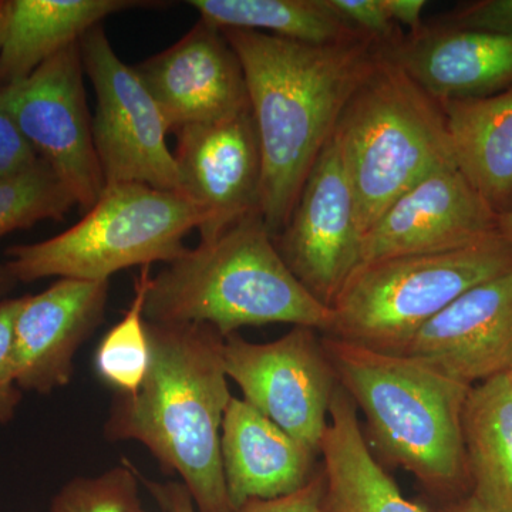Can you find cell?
I'll list each match as a JSON object with an SVG mask.
<instances>
[{
	"label": "cell",
	"instance_id": "obj_36",
	"mask_svg": "<svg viewBox=\"0 0 512 512\" xmlns=\"http://www.w3.org/2000/svg\"><path fill=\"white\" fill-rule=\"evenodd\" d=\"M497 231L512 245V211L504 212V214H498L497 217Z\"/></svg>",
	"mask_w": 512,
	"mask_h": 512
},
{
	"label": "cell",
	"instance_id": "obj_5",
	"mask_svg": "<svg viewBox=\"0 0 512 512\" xmlns=\"http://www.w3.org/2000/svg\"><path fill=\"white\" fill-rule=\"evenodd\" d=\"M333 138L355 194L362 234L424 177L456 164L440 101L382 49L346 103Z\"/></svg>",
	"mask_w": 512,
	"mask_h": 512
},
{
	"label": "cell",
	"instance_id": "obj_25",
	"mask_svg": "<svg viewBox=\"0 0 512 512\" xmlns=\"http://www.w3.org/2000/svg\"><path fill=\"white\" fill-rule=\"evenodd\" d=\"M76 200L55 171L40 160L26 173L0 180V238L45 220H63Z\"/></svg>",
	"mask_w": 512,
	"mask_h": 512
},
{
	"label": "cell",
	"instance_id": "obj_23",
	"mask_svg": "<svg viewBox=\"0 0 512 512\" xmlns=\"http://www.w3.org/2000/svg\"><path fill=\"white\" fill-rule=\"evenodd\" d=\"M215 28L254 30L305 45H338L360 37L328 0H190Z\"/></svg>",
	"mask_w": 512,
	"mask_h": 512
},
{
	"label": "cell",
	"instance_id": "obj_13",
	"mask_svg": "<svg viewBox=\"0 0 512 512\" xmlns=\"http://www.w3.org/2000/svg\"><path fill=\"white\" fill-rule=\"evenodd\" d=\"M497 217L457 165H446L400 195L367 229L360 265L468 247L497 234Z\"/></svg>",
	"mask_w": 512,
	"mask_h": 512
},
{
	"label": "cell",
	"instance_id": "obj_16",
	"mask_svg": "<svg viewBox=\"0 0 512 512\" xmlns=\"http://www.w3.org/2000/svg\"><path fill=\"white\" fill-rule=\"evenodd\" d=\"M109 286L60 278L42 293L23 296L13 329L22 392L50 394L70 383L77 350L103 322Z\"/></svg>",
	"mask_w": 512,
	"mask_h": 512
},
{
	"label": "cell",
	"instance_id": "obj_20",
	"mask_svg": "<svg viewBox=\"0 0 512 512\" xmlns=\"http://www.w3.org/2000/svg\"><path fill=\"white\" fill-rule=\"evenodd\" d=\"M146 5L133 0H10L0 49V87L26 79L101 20Z\"/></svg>",
	"mask_w": 512,
	"mask_h": 512
},
{
	"label": "cell",
	"instance_id": "obj_21",
	"mask_svg": "<svg viewBox=\"0 0 512 512\" xmlns=\"http://www.w3.org/2000/svg\"><path fill=\"white\" fill-rule=\"evenodd\" d=\"M441 109L458 170L497 214L512 211V87Z\"/></svg>",
	"mask_w": 512,
	"mask_h": 512
},
{
	"label": "cell",
	"instance_id": "obj_28",
	"mask_svg": "<svg viewBox=\"0 0 512 512\" xmlns=\"http://www.w3.org/2000/svg\"><path fill=\"white\" fill-rule=\"evenodd\" d=\"M22 299L8 298L0 302V424L15 419L22 402L13 355V329Z\"/></svg>",
	"mask_w": 512,
	"mask_h": 512
},
{
	"label": "cell",
	"instance_id": "obj_24",
	"mask_svg": "<svg viewBox=\"0 0 512 512\" xmlns=\"http://www.w3.org/2000/svg\"><path fill=\"white\" fill-rule=\"evenodd\" d=\"M151 278V265L143 266L134 282L130 308L107 332L96 353L97 372L119 394H136L150 365L144 302Z\"/></svg>",
	"mask_w": 512,
	"mask_h": 512
},
{
	"label": "cell",
	"instance_id": "obj_17",
	"mask_svg": "<svg viewBox=\"0 0 512 512\" xmlns=\"http://www.w3.org/2000/svg\"><path fill=\"white\" fill-rule=\"evenodd\" d=\"M380 49L440 103L493 96L512 87V37L440 22Z\"/></svg>",
	"mask_w": 512,
	"mask_h": 512
},
{
	"label": "cell",
	"instance_id": "obj_29",
	"mask_svg": "<svg viewBox=\"0 0 512 512\" xmlns=\"http://www.w3.org/2000/svg\"><path fill=\"white\" fill-rule=\"evenodd\" d=\"M456 28L512 37V0H483L454 10L440 20Z\"/></svg>",
	"mask_w": 512,
	"mask_h": 512
},
{
	"label": "cell",
	"instance_id": "obj_31",
	"mask_svg": "<svg viewBox=\"0 0 512 512\" xmlns=\"http://www.w3.org/2000/svg\"><path fill=\"white\" fill-rule=\"evenodd\" d=\"M235 512H335L326 500L325 474L322 466L309 483L295 493L274 498L255 500L242 505Z\"/></svg>",
	"mask_w": 512,
	"mask_h": 512
},
{
	"label": "cell",
	"instance_id": "obj_8",
	"mask_svg": "<svg viewBox=\"0 0 512 512\" xmlns=\"http://www.w3.org/2000/svg\"><path fill=\"white\" fill-rule=\"evenodd\" d=\"M79 45L84 73L96 92L92 128L104 183L183 192L167 144V123L134 66L114 52L100 25L87 32Z\"/></svg>",
	"mask_w": 512,
	"mask_h": 512
},
{
	"label": "cell",
	"instance_id": "obj_30",
	"mask_svg": "<svg viewBox=\"0 0 512 512\" xmlns=\"http://www.w3.org/2000/svg\"><path fill=\"white\" fill-rule=\"evenodd\" d=\"M40 158L3 103L0 90V180L26 173Z\"/></svg>",
	"mask_w": 512,
	"mask_h": 512
},
{
	"label": "cell",
	"instance_id": "obj_1",
	"mask_svg": "<svg viewBox=\"0 0 512 512\" xmlns=\"http://www.w3.org/2000/svg\"><path fill=\"white\" fill-rule=\"evenodd\" d=\"M222 33L244 69L261 143V214L275 237L380 46L366 36L313 46L254 30Z\"/></svg>",
	"mask_w": 512,
	"mask_h": 512
},
{
	"label": "cell",
	"instance_id": "obj_33",
	"mask_svg": "<svg viewBox=\"0 0 512 512\" xmlns=\"http://www.w3.org/2000/svg\"><path fill=\"white\" fill-rule=\"evenodd\" d=\"M383 2L390 19L400 28L406 26L412 33L423 26L421 13L426 8V0H383Z\"/></svg>",
	"mask_w": 512,
	"mask_h": 512
},
{
	"label": "cell",
	"instance_id": "obj_10",
	"mask_svg": "<svg viewBox=\"0 0 512 512\" xmlns=\"http://www.w3.org/2000/svg\"><path fill=\"white\" fill-rule=\"evenodd\" d=\"M84 74L76 43L26 79L0 90L6 109L37 156L87 211L99 200L106 183L94 147Z\"/></svg>",
	"mask_w": 512,
	"mask_h": 512
},
{
	"label": "cell",
	"instance_id": "obj_12",
	"mask_svg": "<svg viewBox=\"0 0 512 512\" xmlns=\"http://www.w3.org/2000/svg\"><path fill=\"white\" fill-rule=\"evenodd\" d=\"M174 134L181 190L202 214L200 242L261 212L262 153L251 110Z\"/></svg>",
	"mask_w": 512,
	"mask_h": 512
},
{
	"label": "cell",
	"instance_id": "obj_34",
	"mask_svg": "<svg viewBox=\"0 0 512 512\" xmlns=\"http://www.w3.org/2000/svg\"><path fill=\"white\" fill-rule=\"evenodd\" d=\"M434 512H501L495 510L491 505L483 503L476 495L468 493L457 500L440 503L434 507Z\"/></svg>",
	"mask_w": 512,
	"mask_h": 512
},
{
	"label": "cell",
	"instance_id": "obj_7",
	"mask_svg": "<svg viewBox=\"0 0 512 512\" xmlns=\"http://www.w3.org/2000/svg\"><path fill=\"white\" fill-rule=\"evenodd\" d=\"M201 224L200 208L183 192L106 185L76 225L46 241L8 249L6 265L25 284L52 276L110 281L123 269L175 261L187 251L184 238Z\"/></svg>",
	"mask_w": 512,
	"mask_h": 512
},
{
	"label": "cell",
	"instance_id": "obj_9",
	"mask_svg": "<svg viewBox=\"0 0 512 512\" xmlns=\"http://www.w3.org/2000/svg\"><path fill=\"white\" fill-rule=\"evenodd\" d=\"M224 365L242 400L320 456L339 383L318 330L293 326L269 343L234 333L225 338Z\"/></svg>",
	"mask_w": 512,
	"mask_h": 512
},
{
	"label": "cell",
	"instance_id": "obj_26",
	"mask_svg": "<svg viewBox=\"0 0 512 512\" xmlns=\"http://www.w3.org/2000/svg\"><path fill=\"white\" fill-rule=\"evenodd\" d=\"M140 476L124 464L93 477L73 478L53 497L50 512H140Z\"/></svg>",
	"mask_w": 512,
	"mask_h": 512
},
{
	"label": "cell",
	"instance_id": "obj_38",
	"mask_svg": "<svg viewBox=\"0 0 512 512\" xmlns=\"http://www.w3.org/2000/svg\"><path fill=\"white\" fill-rule=\"evenodd\" d=\"M505 375H507L508 384H510V389L512 393V366L510 367V369L507 370V372H505Z\"/></svg>",
	"mask_w": 512,
	"mask_h": 512
},
{
	"label": "cell",
	"instance_id": "obj_3",
	"mask_svg": "<svg viewBox=\"0 0 512 512\" xmlns=\"http://www.w3.org/2000/svg\"><path fill=\"white\" fill-rule=\"evenodd\" d=\"M322 343L339 386L365 414L372 453L413 474L434 503L470 493L463 413L471 387L412 357L326 335Z\"/></svg>",
	"mask_w": 512,
	"mask_h": 512
},
{
	"label": "cell",
	"instance_id": "obj_32",
	"mask_svg": "<svg viewBox=\"0 0 512 512\" xmlns=\"http://www.w3.org/2000/svg\"><path fill=\"white\" fill-rule=\"evenodd\" d=\"M164 512H197L190 491L183 483H154L140 477Z\"/></svg>",
	"mask_w": 512,
	"mask_h": 512
},
{
	"label": "cell",
	"instance_id": "obj_22",
	"mask_svg": "<svg viewBox=\"0 0 512 512\" xmlns=\"http://www.w3.org/2000/svg\"><path fill=\"white\" fill-rule=\"evenodd\" d=\"M463 439L470 493L512 512V393L505 373L471 387Z\"/></svg>",
	"mask_w": 512,
	"mask_h": 512
},
{
	"label": "cell",
	"instance_id": "obj_6",
	"mask_svg": "<svg viewBox=\"0 0 512 512\" xmlns=\"http://www.w3.org/2000/svg\"><path fill=\"white\" fill-rule=\"evenodd\" d=\"M512 271V245L500 234L476 244L379 259L357 266L332 303L326 336L402 355L414 336L458 296Z\"/></svg>",
	"mask_w": 512,
	"mask_h": 512
},
{
	"label": "cell",
	"instance_id": "obj_4",
	"mask_svg": "<svg viewBox=\"0 0 512 512\" xmlns=\"http://www.w3.org/2000/svg\"><path fill=\"white\" fill-rule=\"evenodd\" d=\"M144 319L207 323L224 338L242 328L289 323L329 332L332 309L296 279L261 212L211 242H200L153 276Z\"/></svg>",
	"mask_w": 512,
	"mask_h": 512
},
{
	"label": "cell",
	"instance_id": "obj_15",
	"mask_svg": "<svg viewBox=\"0 0 512 512\" xmlns=\"http://www.w3.org/2000/svg\"><path fill=\"white\" fill-rule=\"evenodd\" d=\"M403 356L473 387L512 366V271L458 296L419 330Z\"/></svg>",
	"mask_w": 512,
	"mask_h": 512
},
{
	"label": "cell",
	"instance_id": "obj_2",
	"mask_svg": "<svg viewBox=\"0 0 512 512\" xmlns=\"http://www.w3.org/2000/svg\"><path fill=\"white\" fill-rule=\"evenodd\" d=\"M150 365L136 394H119L104 424L109 441L146 446L177 473L197 512H235L221 458V429L231 393L225 338L207 323L147 322Z\"/></svg>",
	"mask_w": 512,
	"mask_h": 512
},
{
	"label": "cell",
	"instance_id": "obj_14",
	"mask_svg": "<svg viewBox=\"0 0 512 512\" xmlns=\"http://www.w3.org/2000/svg\"><path fill=\"white\" fill-rule=\"evenodd\" d=\"M134 69L160 107L170 133L251 110L237 53L222 30L204 20Z\"/></svg>",
	"mask_w": 512,
	"mask_h": 512
},
{
	"label": "cell",
	"instance_id": "obj_11",
	"mask_svg": "<svg viewBox=\"0 0 512 512\" xmlns=\"http://www.w3.org/2000/svg\"><path fill=\"white\" fill-rule=\"evenodd\" d=\"M362 237L355 194L332 136L275 235V247L296 279L330 308L360 265Z\"/></svg>",
	"mask_w": 512,
	"mask_h": 512
},
{
	"label": "cell",
	"instance_id": "obj_39",
	"mask_svg": "<svg viewBox=\"0 0 512 512\" xmlns=\"http://www.w3.org/2000/svg\"><path fill=\"white\" fill-rule=\"evenodd\" d=\"M140 512H146V511H144V510H141Z\"/></svg>",
	"mask_w": 512,
	"mask_h": 512
},
{
	"label": "cell",
	"instance_id": "obj_19",
	"mask_svg": "<svg viewBox=\"0 0 512 512\" xmlns=\"http://www.w3.org/2000/svg\"><path fill=\"white\" fill-rule=\"evenodd\" d=\"M326 500L335 512H427L407 500L367 444L348 394L338 390L320 447Z\"/></svg>",
	"mask_w": 512,
	"mask_h": 512
},
{
	"label": "cell",
	"instance_id": "obj_27",
	"mask_svg": "<svg viewBox=\"0 0 512 512\" xmlns=\"http://www.w3.org/2000/svg\"><path fill=\"white\" fill-rule=\"evenodd\" d=\"M328 3L350 28L380 47L392 46L404 35L402 28L390 19L383 0H328Z\"/></svg>",
	"mask_w": 512,
	"mask_h": 512
},
{
	"label": "cell",
	"instance_id": "obj_18",
	"mask_svg": "<svg viewBox=\"0 0 512 512\" xmlns=\"http://www.w3.org/2000/svg\"><path fill=\"white\" fill-rule=\"evenodd\" d=\"M221 458L234 511L249 501L295 493L319 470L318 454L234 396L222 421Z\"/></svg>",
	"mask_w": 512,
	"mask_h": 512
},
{
	"label": "cell",
	"instance_id": "obj_37",
	"mask_svg": "<svg viewBox=\"0 0 512 512\" xmlns=\"http://www.w3.org/2000/svg\"><path fill=\"white\" fill-rule=\"evenodd\" d=\"M6 18H8V2L0 0V49H2L3 36H5Z\"/></svg>",
	"mask_w": 512,
	"mask_h": 512
},
{
	"label": "cell",
	"instance_id": "obj_35",
	"mask_svg": "<svg viewBox=\"0 0 512 512\" xmlns=\"http://www.w3.org/2000/svg\"><path fill=\"white\" fill-rule=\"evenodd\" d=\"M19 282L6 264H0V302L9 298V293L15 289Z\"/></svg>",
	"mask_w": 512,
	"mask_h": 512
}]
</instances>
